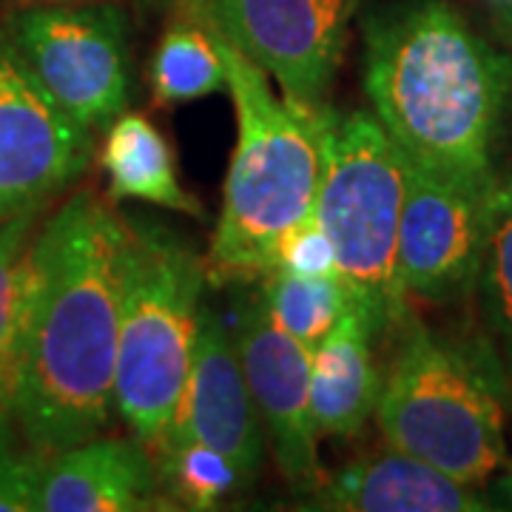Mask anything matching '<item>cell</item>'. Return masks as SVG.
Masks as SVG:
<instances>
[{
  "label": "cell",
  "mask_w": 512,
  "mask_h": 512,
  "mask_svg": "<svg viewBox=\"0 0 512 512\" xmlns=\"http://www.w3.org/2000/svg\"><path fill=\"white\" fill-rule=\"evenodd\" d=\"M126 220L77 191L32 239L12 413L49 458L109 427L114 413Z\"/></svg>",
  "instance_id": "1"
},
{
  "label": "cell",
  "mask_w": 512,
  "mask_h": 512,
  "mask_svg": "<svg viewBox=\"0 0 512 512\" xmlns=\"http://www.w3.org/2000/svg\"><path fill=\"white\" fill-rule=\"evenodd\" d=\"M365 92L407 163L447 183L495 188L493 148L512 57L447 0H404L365 18Z\"/></svg>",
  "instance_id": "2"
},
{
  "label": "cell",
  "mask_w": 512,
  "mask_h": 512,
  "mask_svg": "<svg viewBox=\"0 0 512 512\" xmlns=\"http://www.w3.org/2000/svg\"><path fill=\"white\" fill-rule=\"evenodd\" d=\"M220 46L237 109V148L208 262L222 276H265L313 225L322 168L316 120L279 97L271 77L222 32Z\"/></svg>",
  "instance_id": "3"
},
{
  "label": "cell",
  "mask_w": 512,
  "mask_h": 512,
  "mask_svg": "<svg viewBox=\"0 0 512 512\" xmlns=\"http://www.w3.org/2000/svg\"><path fill=\"white\" fill-rule=\"evenodd\" d=\"M319 191L313 222L333 256L348 299L365 313L373 336L407 319L396 271L404 205V157L367 111H322L316 117Z\"/></svg>",
  "instance_id": "4"
},
{
  "label": "cell",
  "mask_w": 512,
  "mask_h": 512,
  "mask_svg": "<svg viewBox=\"0 0 512 512\" xmlns=\"http://www.w3.org/2000/svg\"><path fill=\"white\" fill-rule=\"evenodd\" d=\"M202 288L205 262L185 239L163 222L126 220L114 413L151 450L165 436L183 393Z\"/></svg>",
  "instance_id": "5"
},
{
  "label": "cell",
  "mask_w": 512,
  "mask_h": 512,
  "mask_svg": "<svg viewBox=\"0 0 512 512\" xmlns=\"http://www.w3.org/2000/svg\"><path fill=\"white\" fill-rule=\"evenodd\" d=\"M373 416L387 447L464 484H484L507 461L504 399L490 367L416 322L382 379Z\"/></svg>",
  "instance_id": "6"
},
{
  "label": "cell",
  "mask_w": 512,
  "mask_h": 512,
  "mask_svg": "<svg viewBox=\"0 0 512 512\" xmlns=\"http://www.w3.org/2000/svg\"><path fill=\"white\" fill-rule=\"evenodd\" d=\"M9 40L60 109L92 134L128 103V18L114 3H35L12 18Z\"/></svg>",
  "instance_id": "7"
},
{
  "label": "cell",
  "mask_w": 512,
  "mask_h": 512,
  "mask_svg": "<svg viewBox=\"0 0 512 512\" xmlns=\"http://www.w3.org/2000/svg\"><path fill=\"white\" fill-rule=\"evenodd\" d=\"M202 6L293 109L308 120L322 117L359 0H202Z\"/></svg>",
  "instance_id": "8"
},
{
  "label": "cell",
  "mask_w": 512,
  "mask_h": 512,
  "mask_svg": "<svg viewBox=\"0 0 512 512\" xmlns=\"http://www.w3.org/2000/svg\"><path fill=\"white\" fill-rule=\"evenodd\" d=\"M94 134L57 106L0 40V220L40 211L92 160Z\"/></svg>",
  "instance_id": "9"
},
{
  "label": "cell",
  "mask_w": 512,
  "mask_h": 512,
  "mask_svg": "<svg viewBox=\"0 0 512 512\" xmlns=\"http://www.w3.org/2000/svg\"><path fill=\"white\" fill-rule=\"evenodd\" d=\"M495 188H464L404 160L396 271L404 296L450 302L478 279Z\"/></svg>",
  "instance_id": "10"
},
{
  "label": "cell",
  "mask_w": 512,
  "mask_h": 512,
  "mask_svg": "<svg viewBox=\"0 0 512 512\" xmlns=\"http://www.w3.org/2000/svg\"><path fill=\"white\" fill-rule=\"evenodd\" d=\"M237 319L239 365L276 467L293 490L313 493L328 470L319 461V430L311 410V350L271 316L262 291L242 302Z\"/></svg>",
  "instance_id": "11"
},
{
  "label": "cell",
  "mask_w": 512,
  "mask_h": 512,
  "mask_svg": "<svg viewBox=\"0 0 512 512\" xmlns=\"http://www.w3.org/2000/svg\"><path fill=\"white\" fill-rule=\"evenodd\" d=\"M265 441V427L239 365L234 330L202 302L183 393L157 447L200 444L220 453L242 481L251 484L265 461Z\"/></svg>",
  "instance_id": "12"
},
{
  "label": "cell",
  "mask_w": 512,
  "mask_h": 512,
  "mask_svg": "<svg viewBox=\"0 0 512 512\" xmlns=\"http://www.w3.org/2000/svg\"><path fill=\"white\" fill-rule=\"evenodd\" d=\"M177 510L157 456L137 436H94L43 461L35 512Z\"/></svg>",
  "instance_id": "13"
},
{
  "label": "cell",
  "mask_w": 512,
  "mask_h": 512,
  "mask_svg": "<svg viewBox=\"0 0 512 512\" xmlns=\"http://www.w3.org/2000/svg\"><path fill=\"white\" fill-rule=\"evenodd\" d=\"M302 510L325 512H487L495 504L473 484L390 447L350 461L305 495Z\"/></svg>",
  "instance_id": "14"
},
{
  "label": "cell",
  "mask_w": 512,
  "mask_h": 512,
  "mask_svg": "<svg viewBox=\"0 0 512 512\" xmlns=\"http://www.w3.org/2000/svg\"><path fill=\"white\" fill-rule=\"evenodd\" d=\"M382 370L373 330L353 302L311 353V410L319 439H356L376 413Z\"/></svg>",
  "instance_id": "15"
},
{
  "label": "cell",
  "mask_w": 512,
  "mask_h": 512,
  "mask_svg": "<svg viewBox=\"0 0 512 512\" xmlns=\"http://www.w3.org/2000/svg\"><path fill=\"white\" fill-rule=\"evenodd\" d=\"M103 171L114 200H143L188 217H202V205L180 183L174 151L143 114L123 111L103 143Z\"/></svg>",
  "instance_id": "16"
},
{
  "label": "cell",
  "mask_w": 512,
  "mask_h": 512,
  "mask_svg": "<svg viewBox=\"0 0 512 512\" xmlns=\"http://www.w3.org/2000/svg\"><path fill=\"white\" fill-rule=\"evenodd\" d=\"M151 89L171 109L214 92H228L220 32L202 0H183L151 60Z\"/></svg>",
  "instance_id": "17"
},
{
  "label": "cell",
  "mask_w": 512,
  "mask_h": 512,
  "mask_svg": "<svg viewBox=\"0 0 512 512\" xmlns=\"http://www.w3.org/2000/svg\"><path fill=\"white\" fill-rule=\"evenodd\" d=\"M262 296L276 322L311 353L350 305L336 274H302L285 265L265 274Z\"/></svg>",
  "instance_id": "18"
},
{
  "label": "cell",
  "mask_w": 512,
  "mask_h": 512,
  "mask_svg": "<svg viewBox=\"0 0 512 512\" xmlns=\"http://www.w3.org/2000/svg\"><path fill=\"white\" fill-rule=\"evenodd\" d=\"M37 211L0 220V416H12L20 316L26 296V262L35 239Z\"/></svg>",
  "instance_id": "19"
},
{
  "label": "cell",
  "mask_w": 512,
  "mask_h": 512,
  "mask_svg": "<svg viewBox=\"0 0 512 512\" xmlns=\"http://www.w3.org/2000/svg\"><path fill=\"white\" fill-rule=\"evenodd\" d=\"M481 302L504 359V373L512 384V174L495 185L490 237L481 259Z\"/></svg>",
  "instance_id": "20"
},
{
  "label": "cell",
  "mask_w": 512,
  "mask_h": 512,
  "mask_svg": "<svg viewBox=\"0 0 512 512\" xmlns=\"http://www.w3.org/2000/svg\"><path fill=\"white\" fill-rule=\"evenodd\" d=\"M165 493L177 510H214L225 495L237 493L245 481L214 450L200 444H168L154 450Z\"/></svg>",
  "instance_id": "21"
},
{
  "label": "cell",
  "mask_w": 512,
  "mask_h": 512,
  "mask_svg": "<svg viewBox=\"0 0 512 512\" xmlns=\"http://www.w3.org/2000/svg\"><path fill=\"white\" fill-rule=\"evenodd\" d=\"M43 461L20 436L18 421L0 416V512H35Z\"/></svg>",
  "instance_id": "22"
},
{
  "label": "cell",
  "mask_w": 512,
  "mask_h": 512,
  "mask_svg": "<svg viewBox=\"0 0 512 512\" xmlns=\"http://www.w3.org/2000/svg\"><path fill=\"white\" fill-rule=\"evenodd\" d=\"M504 487H507V490H510V495H512V461L507 464V478H504Z\"/></svg>",
  "instance_id": "23"
},
{
  "label": "cell",
  "mask_w": 512,
  "mask_h": 512,
  "mask_svg": "<svg viewBox=\"0 0 512 512\" xmlns=\"http://www.w3.org/2000/svg\"><path fill=\"white\" fill-rule=\"evenodd\" d=\"M504 23H507V32H510V37H512V6L507 9V12H504Z\"/></svg>",
  "instance_id": "24"
},
{
  "label": "cell",
  "mask_w": 512,
  "mask_h": 512,
  "mask_svg": "<svg viewBox=\"0 0 512 512\" xmlns=\"http://www.w3.org/2000/svg\"><path fill=\"white\" fill-rule=\"evenodd\" d=\"M20 3H32L35 6V3H63V0H20Z\"/></svg>",
  "instance_id": "25"
},
{
  "label": "cell",
  "mask_w": 512,
  "mask_h": 512,
  "mask_svg": "<svg viewBox=\"0 0 512 512\" xmlns=\"http://www.w3.org/2000/svg\"><path fill=\"white\" fill-rule=\"evenodd\" d=\"M501 3H507V6H512V0H501Z\"/></svg>",
  "instance_id": "26"
}]
</instances>
